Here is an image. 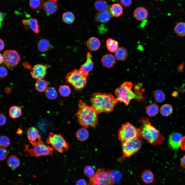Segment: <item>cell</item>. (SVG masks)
Segmentation results:
<instances>
[{
	"instance_id": "1",
	"label": "cell",
	"mask_w": 185,
	"mask_h": 185,
	"mask_svg": "<svg viewBox=\"0 0 185 185\" xmlns=\"http://www.w3.org/2000/svg\"><path fill=\"white\" fill-rule=\"evenodd\" d=\"M90 101L91 106L98 114L112 111L118 102L112 94L100 92L93 93Z\"/></svg>"
},
{
	"instance_id": "2",
	"label": "cell",
	"mask_w": 185,
	"mask_h": 185,
	"mask_svg": "<svg viewBox=\"0 0 185 185\" xmlns=\"http://www.w3.org/2000/svg\"><path fill=\"white\" fill-rule=\"evenodd\" d=\"M98 114L91 106L82 100L79 101L76 116L79 123L83 127H95L98 122Z\"/></svg>"
},
{
	"instance_id": "3",
	"label": "cell",
	"mask_w": 185,
	"mask_h": 185,
	"mask_svg": "<svg viewBox=\"0 0 185 185\" xmlns=\"http://www.w3.org/2000/svg\"><path fill=\"white\" fill-rule=\"evenodd\" d=\"M142 125L140 129V137L150 144L154 145H160L164 139L159 130L153 126L148 118L144 117L140 120Z\"/></svg>"
},
{
	"instance_id": "4",
	"label": "cell",
	"mask_w": 185,
	"mask_h": 185,
	"mask_svg": "<svg viewBox=\"0 0 185 185\" xmlns=\"http://www.w3.org/2000/svg\"><path fill=\"white\" fill-rule=\"evenodd\" d=\"M132 86L131 82L125 81L114 90L116 98L118 101L123 102L127 106L133 99L139 100L137 95L132 90Z\"/></svg>"
},
{
	"instance_id": "5",
	"label": "cell",
	"mask_w": 185,
	"mask_h": 185,
	"mask_svg": "<svg viewBox=\"0 0 185 185\" xmlns=\"http://www.w3.org/2000/svg\"><path fill=\"white\" fill-rule=\"evenodd\" d=\"M66 82L71 84L77 90H80L84 88L87 82V77L78 69L69 73L66 76Z\"/></svg>"
},
{
	"instance_id": "6",
	"label": "cell",
	"mask_w": 185,
	"mask_h": 185,
	"mask_svg": "<svg viewBox=\"0 0 185 185\" xmlns=\"http://www.w3.org/2000/svg\"><path fill=\"white\" fill-rule=\"evenodd\" d=\"M140 137V129L129 122L122 125L118 132V138L121 143Z\"/></svg>"
},
{
	"instance_id": "7",
	"label": "cell",
	"mask_w": 185,
	"mask_h": 185,
	"mask_svg": "<svg viewBox=\"0 0 185 185\" xmlns=\"http://www.w3.org/2000/svg\"><path fill=\"white\" fill-rule=\"evenodd\" d=\"M142 144V141L140 137L122 142V157H130L138 151L141 147Z\"/></svg>"
},
{
	"instance_id": "8",
	"label": "cell",
	"mask_w": 185,
	"mask_h": 185,
	"mask_svg": "<svg viewBox=\"0 0 185 185\" xmlns=\"http://www.w3.org/2000/svg\"><path fill=\"white\" fill-rule=\"evenodd\" d=\"M47 143L55 150L62 153L69 148L68 144L60 134L50 133Z\"/></svg>"
},
{
	"instance_id": "9",
	"label": "cell",
	"mask_w": 185,
	"mask_h": 185,
	"mask_svg": "<svg viewBox=\"0 0 185 185\" xmlns=\"http://www.w3.org/2000/svg\"><path fill=\"white\" fill-rule=\"evenodd\" d=\"M109 171L104 168L97 170L90 178V185H113L110 180Z\"/></svg>"
},
{
	"instance_id": "10",
	"label": "cell",
	"mask_w": 185,
	"mask_h": 185,
	"mask_svg": "<svg viewBox=\"0 0 185 185\" xmlns=\"http://www.w3.org/2000/svg\"><path fill=\"white\" fill-rule=\"evenodd\" d=\"M25 151L32 156L38 157L47 155H51L53 154V148L51 147L44 144L43 143L37 144L33 149L30 148L29 145H24Z\"/></svg>"
},
{
	"instance_id": "11",
	"label": "cell",
	"mask_w": 185,
	"mask_h": 185,
	"mask_svg": "<svg viewBox=\"0 0 185 185\" xmlns=\"http://www.w3.org/2000/svg\"><path fill=\"white\" fill-rule=\"evenodd\" d=\"M2 55L4 58V63L9 69L16 65L21 60L20 55L15 50H6Z\"/></svg>"
},
{
	"instance_id": "12",
	"label": "cell",
	"mask_w": 185,
	"mask_h": 185,
	"mask_svg": "<svg viewBox=\"0 0 185 185\" xmlns=\"http://www.w3.org/2000/svg\"><path fill=\"white\" fill-rule=\"evenodd\" d=\"M27 134L28 140L33 146L43 143L41 136L37 129L34 127L32 126L29 128L27 131Z\"/></svg>"
},
{
	"instance_id": "13",
	"label": "cell",
	"mask_w": 185,
	"mask_h": 185,
	"mask_svg": "<svg viewBox=\"0 0 185 185\" xmlns=\"http://www.w3.org/2000/svg\"><path fill=\"white\" fill-rule=\"evenodd\" d=\"M47 65L37 64L32 68L30 72L32 77L37 80L42 79L45 76L47 73V70L49 68Z\"/></svg>"
},
{
	"instance_id": "14",
	"label": "cell",
	"mask_w": 185,
	"mask_h": 185,
	"mask_svg": "<svg viewBox=\"0 0 185 185\" xmlns=\"http://www.w3.org/2000/svg\"><path fill=\"white\" fill-rule=\"evenodd\" d=\"M181 135L177 132H174L169 135L168 143L169 147L173 150H178L180 147V143L182 138Z\"/></svg>"
},
{
	"instance_id": "15",
	"label": "cell",
	"mask_w": 185,
	"mask_h": 185,
	"mask_svg": "<svg viewBox=\"0 0 185 185\" xmlns=\"http://www.w3.org/2000/svg\"><path fill=\"white\" fill-rule=\"evenodd\" d=\"M86 57V61L81 65L79 69L85 76L87 77L89 72L92 70L94 64L92 59V56L90 52H87Z\"/></svg>"
},
{
	"instance_id": "16",
	"label": "cell",
	"mask_w": 185,
	"mask_h": 185,
	"mask_svg": "<svg viewBox=\"0 0 185 185\" xmlns=\"http://www.w3.org/2000/svg\"><path fill=\"white\" fill-rule=\"evenodd\" d=\"M57 0H47L44 2L43 8L45 12L48 15H51L57 11L58 6Z\"/></svg>"
},
{
	"instance_id": "17",
	"label": "cell",
	"mask_w": 185,
	"mask_h": 185,
	"mask_svg": "<svg viewBox=\"0 0 185 185\" xmlns=\"http://www.w3.org/2000/svg\"><path fill=\"white\" fill-rule=\"evenodd\" d=\"M133 15L135 18L137 20L143 21L147 18L148 12L145 8L142 7H139L134 10Z\"/></svg>"
},
{
	"instance_id": "18",
	"label": "cell",
	"mask_w": 185,
	"mask_h": 185,
	"mask_svg": "<svg viewBox=\"0 0 185 185\" xmlns=\"http://www.w3.org/2000/svg\"><path fill=\"white\" fill-rule=\"evenodd\" d=\"M116 59L113 55L107 54L104 55L101 59L103 65L107 68L113 67L116 63Z\"/></svg>"
},
{
	"instance_id": "19",
	"label": "cell",
	"mask_w": 185,
	"mask_h": 185,
	"mask_svg": "<svg viewBox=\"0 0 185 185\" xmlns=\"http://www.w3.org/2000/svg\"><path fill=\"white\" fill-rule=\"evenodd\" d=\"M22 22L23 25L28 26L35 33H39V27L36 19L30 18L27 19H23Z\"/></svg>"
},
{
	"instance_id": "20",
	"label": "cell",
	"mask_w": 185,
	"mask_h": 185,
	"mask_svg": "<svg viewBox=\"0 0 185 185\" xmlns=\"http://www.w3.org/2000/svg\"><path fill=\"white\" fill-rule=\"evenodd\" d=\"M100 42L99 39L95 37H91L87 40L86 45L90 51H95L99 49L100 46Z\"/></svg>"
},
{
	"instance_id": "21",
	"label": "cell",
	"mask_w": 185,
	"mask_h": 185,
	"mask_svg": "<svg viewBox=\"0 0 185 185\" xmlns=\"http://www.w3.org/2000/svg\"><path fill=\"white\" fill-rule=\"evenodd\" d=\"M111 18L110 13L107 10L99 12L95 15V19L98 21L106 22L109 21Z\"/></svg>"
},
{
	"instance_id": "22",
	"label": "cell",
	"mask_w": 185,
	"mask_h": 185,
	"mask_svg": "<svg viewBox=\"0 0 185 185\" xmlns=\"http://www.w3.org/2000/svg\"><path fill=\"white\" fill-rule=\"evenodd\" d=\"M142 181L145 183L150 184L153 182L154 176L152 172L149 169H145L143 171L141 174Z\"/></svg>"
},
{
	"instance_id": "23",
	"label": "cell",
	"mask_w": 185,
	"mask_h": 185,
	"mask_svg": "<svg viewBox=\"0 0 185 185\" xmlns=\"http://www.w3.org/2000/svg\"><path fill=\"white\" fill-rule=\"evenodd\" d=\"M128 55L126 50L123 47H120L114 52V57L116 60L118 61L126 60Z\"/></svg>"
},
{
	"instance_id": "24",
	"label": "cell",
	"mask_w": 185,
	"mask_h": 185,
	"mask_svg": "<svg viewBox=\"0 0 185 185\" xmlns=\"http://www.w3.org/2000/svg\"><path fill=\"white\" fill-rule=\"evenodd\" d=\"M123 11V8L122 5L118 3L113 4L110 8L111 14L115 17L120 16L122 14Z\"/></svg>"
},
{
	"instance_id": "25",
	"label": "cell",
	"mask_w": 185,
	"mask_h": 185,
	"mask_svg": "<svg viewBox=\"0 0 185 185\" xmlns=\"http://www.w3.org/2000/svg\"><path fill=\"white\" fill-rule=\"evenodd\" d=\"M76 136L78 140L81 141H84L88 138L89 136V132L86 128L83 127L77 131Z\"/></svg>"
},
{
	"instance_id": "26",
	"label": "cell",
	"mask_w": 185,
	"mask_h": 185,
	"mask_svg": "<svg viewBox=\"0 0 185 185\" xmlns=\"http://www.w3.org/2000/svg\"><path fill=\"white\" fill-rule=\"evenodd\" d=\"M37 47L38 50L40 52H44L50 49L51 45L48 40L45 39H42L38 42Z\"/></svg>"
},
{
	"instance_id": "27",
	"label": "cell",
	"mask_w": 185,
	"mask_h": 185,
	"mask_svg": "<svg viewBox=\"0 0 185 185\" xmlns=\"http://www.w3.org/2000/svg\"><path fill=\"white\" fill-rule=\"evenodd\" d=\"M106 45L108 50L112 52H115L119 48L117 41L111 38H108L106 40Z\"/></svg>"
},
{
	"instance_id": "28",
	"label": "cell",
	"mask_w": 185,
	"mask_h": 185,
	"mask_svg": "<svg viewBox=\"0 0 185 185\" xmlns=\"http://www.w3.org/2000/svg\"><path fill=\"white\" fill-rule=\"evenodd\" d=\"M48 85L47 82L45 80L43 79H38L35 83V88L38 91L43 92L47 88Z\"/></svg>"
},
{
	"instance_id": "29",
	"label": "cell",
	"mask_w": 185,
	"mask_h": 185,
	"mask_svg": "<svg viewBox=\"0 0 185 185\" xmlns=\"http://www.w3.org/2000/svg\"><path fill=\"white\" fill-rule=\"evenodd\" d=\"M159 111V106L155 104L149 105L146 108V113L150 117H153L156 116L158 113Z\"/></svg>"
},
{
	"instance_id": "30",
	"label": "cell",
	"mask_w": 185,
	"mask_h": 185,
	"mask_svg": "<svg viewBox=\"0 0 185 185\" xmlns=\"http://www.w3.org/2000/svg\"><path fill=\"white\" fill-rule=\"evenodd\" d=\"M7 165L12 169H15L18 167L20 163L19 159L14 155L10 156L7 162Z\"/></svg>"
},
{
	"instance_id": "31",
	"label": "cell",
	"mask_w": 185,
	"mask_h": 185,
	"mask_svg": "<svg viewBox=\"0 0 185 185\" xmlns=\"http://www.w3.org/2000/svg\"><path fill=\"white\" fill-rule=\"evenodd\" d=\"M94 7L97 11L101 12L106 10L108 5L106 1L103 0H98L95 3Z\"/></svg>"
},
{
	"instance_id": "32",
	"label": "cell",
	"mask_w": 185,
	"mask_h": 185,
	"mask_svg": "<svg viewBox=\"0 0 185 185\" xmlns=\"http://www.w3.org/2000/svg\"><path fill=\"white\" fill-rule=\"evenodd\" d=\"M109 174L110 180L113 184L117 183L122 177L121 173L118 171L109 170Z\"/></svg>"
},
{
	"instance_id": "33",
	"label": "cell",
	"mask_w": 185,
	"mask_h": 185,
	"mask_svg": "<svg viewBox=\"0 0 185 185\" xmlns=\"http://www.w3.org/2000/svg\"><path fill=\"white\" fill-rule=\"evenodd\" d=\"M62 18L64 23L68 24H71L74 22L75 17L72 12L67 11L63 14Z\"/></svg>"
},
{
	"instance_id": "34",
	"label": "cell",
	"mask_w": 185,
	"mask_h": 185,
	"mask_svg": "<svg viewBox=\"0 0 185 185\" xmlns=\"http://www.w3.org/2000/svg\"><path fill=\"white\" fill-rule=\"evenodd\" d=\"M9 114L10 116L14 119L19 117L22 114L21 108L16 106H13L10 107L9 110Z\"/></svg>"
},
{
	"instance_id": "35",
	"label": "cell",
	"mask_w": 185,
	"mask_h": 185,
	"mask_svg": "<svg viewBox=\"0 0 185 185\" xmlns=\"http://www.w3.org/2000/svg\"><path fill=\"white\" fill-rule=\"evenodd\" d=\"M173 111L172 106L169 104H165L161 106L160 108L161 114L165 116H168L171 115Z\"/></svg>"
},
{
	"instance_id": "36",
	"label": "cell",
	"mask_w": 185,
	"mask_h": 185,
	"mask_svg": "<svg viewBox=\"0 0 185 185\" xmlns=\"http://www.w3.org/2000/svg\"><path fill=\"white\" fill-rule=\"evenodd\" d=\"M174 31L178 35L185 36V23L180 22L177 24L175 27Z\"/></svg>"
},
{
	"instance_id": "37",
	"label": "cell",
	"mask_w": 185,
	"mask_h": 185,
	"mask_svg": "<svg viewBox=\"0 0 185 185\" xmlns=\"http://www.w3.org/2000/svg\"><path fill=\"white\" fill-rule=\"evenodd\" d=\"M44 3V1L43 0H31L29 2V5L32 9L37 10L43 7Z\"/></svg>"
},
{
	"instance_id": "38",
	"label": "cell",
	"mask_w": 185,
	"mask_h": 185,
	"mask_svg": "<svg viewBox=\"0 0 185 185\" xmlns=\"http://www.w3.org/2000/svg\"><path fill=\"white\" fill-rule=\"evenodd\" d=\"M45 94L46 97L50 99H54L58 96L57 91L53 87H49L47 88L45 91Z\"/></svg>"
},
{
	"instance_id": "39",
	"label": "cell",
	"mask_w": 185,
	"mask_h": 185,
	"mask_svg": "<svg viewBox=\"0 0 185 185\" xmlns=\"http://www.w3.org/2000/svg\"><path fill=\"white\" fill-rule=\"evenodd\" d=\"M153 96L155 101L159 103L163 102L165 98L164 93L162 90L159 89L154 91Z\"/></svg>"
},
{
	"instance_id": "40",
	"label": "cell",
	"mask_w": 185,
	"mask_h": 185,
	"mask_svg": "<svg viewBox=\"0 0 185 185\" xmlns=\"http://www.w3.org/2000/svg\"><path fill=\"white\" fill-rule=\"evenodd\" d=\"M59 91L60 94L63 97H68L70 95L71 92L69 87L65 85L60 86L59 88Z\"/></svg>"
},
{
	"instance_id": "41",
	"label": "cell",
	"mask_w": 185,
	"mask_h": 185,
	"mask_svg": "<svg viewBox=\"0 0 185 185\" xmlns=\"http://www.w3.org/2000/svg\"><path fill=\"white\" fill-rule=\"evenodd\" d=\"M10 141L9 138L5 135H2L0 137L1 147L6 148L9 145Z\"/></svg>"
},
{
	"instance_id": "42",
	"label": "cell",
	"mask_w": 185,
	"mask_h": 185,
	"mask_svg": "<svg viewBox=\"0 0 185 185\" xmlns=\"http://www.w3.org/2000/svg\"><path fill=\"white\" fill-rule=\"evenodd\" d=\"M84 172L86 176L90 178L95 173L94 168L92 166L89 165H87L85 167Z\"/></svg>"
},
{
	"instance_id": "43",
	"label": "cell",
	"mask_w": 185,
	"mask_h": 185,
	"mask_svg": "<svg viewBox=\"0 0 185 185\" xmlns=\"http://www.w3.org/2000/svg\"><path fill=\"white\" fill-rule=\"evenodd\" d=\"M8 153L5 148L1 147L0 149V160L3 161L6 158Z\"/></svg>"
},
{
	"instance_id": "44",
	"label": "cell",
	"mask_w": 185,
	"mask_h": 185,
	"mask_svg": "<svg viewBox=\"0 0 185 185\" xmlns=\"http://www.w3.org/2000/svg\"><path fill=\"white\" fill-rule=\"evenodd\" d=\"M8 74V71L5 67L1 66L0 68V78L2 79L5 77Z\"/></svg>"
},
{
	"instance_id": "45",
	"label": "cell",
	"mask_w": 185,
	"mask_h": 185,
	"mask_svg": "<svg viewBox=\"0 0 185 185\" xmlns=\"http://www.w3.org/2000/svg\"><path fill=\"white\" fill-rule=\"evenodd\" d=\"M131 0H121L119 1L121 5L124 7H127L130 6L132 3Z\"/></svg>"
},
{
	"instance_id": "46",
	"label": "cell",
	"mask_w": 185,
	"mask_h": 185,
	"mask_svg": "<svg viewBox=\"0 0 185 185\" xmlns=\"http://www.w3.org/2000/svg\"><path fill=\"white\" fill-rule=\"evenodd\" d=\"M6 122V118L5 116L2 114L0 115V125H3L5 124Z\"/></svg>"
},
{
	"instance_id": "47",
	"label": "cell",
	"mask_w": 185,
	"mask_h": 185,
	"mask_svg": "<svg viewBox=\"0 0 185 185\" xmlns=\"http://www.w3.org/2000/svg\"><path fill=\"white\" fill-rule=\"evenodd\" d=\"M180 147L181 149L185 151V136L182 138L180 143Z\"/></svg>"
},
{
	"instance_id": "48",
	"label": "cell",
	"mask_w": 185,
	"mask_h": 185,
	"mask_svg": "<svg viewBox=\"0 0 185 185\" xmlns=\"http://www.w3.org/2000/svg\"><path fill=\"white\" fill-rule=\"evenodd\" d=\"M76 185H87V183L84 179H82L77 181Z\"/></svg>"
},
{
	"instance_id": "49",
	"label": "cell",
	"mask_w": 185,
	"mask_h": 185,
	"mask_svg": "<svg viewBox=\"0 0 185 185\" xmlns=\"http://www.w3.org/2000/svg\"><path fill=\"white\" fill-rule=\"evenodd\" d=\"M180 165L182 167L185 168V155L180 159Z\"/></svg>"
},
{
	"instance_id": "50",
	"label": "cell",
	"mask_w": 185,
	"mask_h": 185,
	"mask_svg": "<svg viewBox=\"0 0 185 185\" xmlns=\"http://www.w3.org/2000/svg\"><path fill=\"white\" fill-rule=\"evenodd\" d=\"M0 51H1L4 48V44L3 41L1 39H0Z\"/></svg>"
},
{
	"instance_id": "51",
	"label": "cell",
	"mask_w": 185,
	"mask_h": 185,
	"mask_svg": "<svg viewBox=\"0 0 185 185\" xmlns=\"http://www.w3.org/2000/svg\"><path fill=\"white\" fill-rule=\"evenodd\" d=\"M4 58L2 54L1 53L0 54V63L1 64L2 63H4Z\"/></svg>"
},
{
	"instance_id": "52",
	"label": "cell",
	"mask_w": 185,
	"mask_h": 185,
	"mask_svg": "<svg viewBox=\"0 0 185 185\" xmlns=\"http://www.w3.org/2000/svg\"><path fill=\"white\" fill-rule=\"evenodd\" d=\"M23 130L21 129L18 128L16 131V133L20 135L23 133Z\"/></svg>"
},
{
	"instance_id": "53",
	"label": "cell",
	"mask_w": 185,
	"mask_h": 185,
	"mask_svg": "<svg viewBox=\"0 0 185 185\" xmlns=\"http://www.w3.org/2000/svg\"><path fill=\"white\" fill-rule=\"evenodd\" d=\"M178 93L176 91H174L172 92V95L173 97H176L178 95Z\"/></svg>"
},
{
	"instance_id": "54",
	"label": "cell",
	"mask_w": 185,
	"mask_h": 185,
	"mask_svg": "<svg viewBox=\"0 0 185 185\" xmlns=\"http://www.w3.org/2000/svg\"><path fill=\"white\" fill-rule=\"evenodd\" d=\"M3 14L2 13V12H0V22H1H1L2 21V20H3V17L4 16L3 15Z\"/></svg>"
}]
</instances>
